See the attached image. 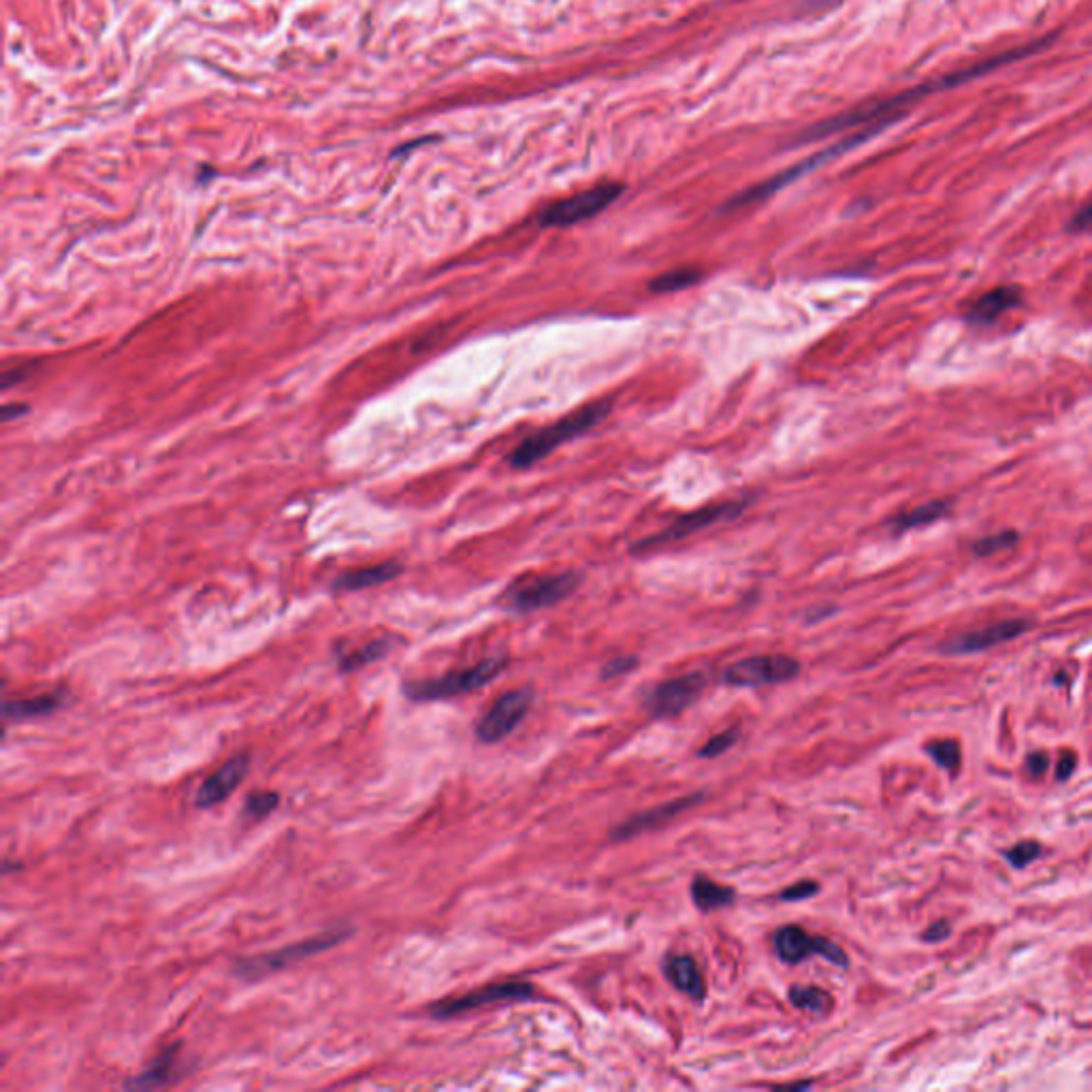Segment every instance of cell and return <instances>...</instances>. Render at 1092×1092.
<instances>
[{"label":"cell","mask_w":1092,"mask_h":1092,"mask_svg":"<svg viewBox=\"0 0 1092 1092\" xmlns=\"http://www.w3.org/2000/svg\"><path fill=\"white\" fill-rule=\"evenodd\" d=\"M1041 856V845L1035 841H1024V843H1018L1016 847H1011L1005 858L1009 860V864L1014 866V869H1022V866L1031 864L1033 860H1037Z\"/></svg>","instance_id":"29"},{"label":"cell","mask_w":1092,"mask_h":1092,"mask_svg":"<svg viewBox=\"0 0 1092 1092\" xmlns=\"http://www.w3.org/2000/svg\"><path fill=\"white\" fill-rule=\"evenodd\" d=\"M350 935H352L350 926H344V924L333 926V928L325 930V933L308 937V939H303V941H297L293 945H284V947H280V950L239 958L235 962V967H233V973H235L237 977L246 979V982H261L263 977H269L273 973H278V971H284V969L293 967V965H297V962H301L305 958H312V956H316V954L333 950L335 945L346 941Z\"/></svg>","instance_id":"2"},{"label":"cell","mask_w":1092,"mask_h":1092,"mask_svg":"<svg viewBox=\"0 0 1092 1092\" xmlns=\"http://www.w3.org/2000/svg\"><path fill=\"white\" fill-rule=\"evenodd\" d=\"M1020 540V536L1016 532H999V534H992V536H984L982 540H977L973 551L977 553L979 557H986V555H994V553L999 551H1007Z\"/></svg>","instance_id":"27"},{"label":"cell","mask_w":1092,"mask_h":1092,"mask_svg":"<svg viewBox=\"0 0 1092 1092\" xmlns=\"http://www.w3.org/2000/svg\"><path fill=\"white\" fill-rule=\"evenodd\" d=\"M621 192L623 186L619 182L598 184V186H593L589 190L576 192L572 197L559 199L549 207H544L540 216H538V222H540V227L551 229L574 227V224L596 218L598 214L608 210V207L621 197Z\"/></svg>","instance_id":"4"},{"label":"cell","mask_w":1092,"mask_h":1092,"mask_svg":"<svg viewBox=\"0 0 1092 1092\" xmlns=\"http://www.w3.org/2000/svg\"><path fill=\"white\" fill-rule=\"evenodd\" d=\"M950 933H952V926L947 924V922H937V924H933L926 930L922 939H924V941H928V943H935V941H943V939L950 937Z\"/></svg>","instance_id":"32"},{"label":"cell","mask_w":1092,"mask_h":1092,"mask_svg":"<svg viewBox=\"0 0 1092 1092\" xmlns=\"http://www.w3.org/2000/svg\"><path fill=\"white\" fill-rule=\"evenodd\" d=\"M706 687L704 672H687L655 685L647 696V709L653 717H677L689 709Z\"/></svg>","instance_id":"11"},{"label":"cell","mask_w":1092,"mask_h":1092,"mask_svg":"<svg viewBox=\"0 0 1092 1092\" xmlns=\"http://www.w3.org/2000/svg\"><path fill=\"white\" fill-rule=\"evenodd\" d=\"M399 574V566L397 564H380V566H372V568H361V570H352V572L344 574L342 578H337L335 587L337 589H346V591H359V589H367V587H374V585H382L391 581L393 576Z\"/></svg>","instance_id":"20"},{"label":"cell","mask_w":1092,"mask_h":1092,"mask_svg":"<svg viewBox=\"0 0 1092 1092\" xmlns=\"http://www.w3.org/2000/svg\"><path fill=\"white\" fill-rule=\"evenodd\" d=\"M1026 630H1029V621L1007 619V621L994 623V625H990V628H984V630H977V632H967V634H960V636H956V638H950L941 647V651L950 653V655L979 653V651H986V649L1003 645V642L1014 640L1020 636V634H1024Z\"/></svg>","instance_id":"13"},{"label":"cell","mask_w":1092,"mask_h":1092,"mask_svg":"<svg viewBox=\"0 0 1092 1092\" xmlns=\"http://www.w3.org/2000/svg\"><path fill=\"white\" fill-rule=\"evenodd\" d=\"M702 278V271L698 269H689V267H681V269H672V271H666L662 276H657L651 280V288L653 293H679V291H685V288L694 286L700 282Z\"/></svg>","instance_id":"24"},{"label":"cell","mask_w":1092,"mask_h":1092,"mask_svg":"<svg viewBox=\"0 0 1092 1092\" xmlns=\"http://www.w3.org/2000/svg\"><path fill=\"white\" fill-rule=\"evenodd\" d=\"M1020 301H1022L1020 288L999 286V288H992V291H988L979 297V299L971 305L967 316H969L971 323L988 325V323H992V320H997L1003 312L1018 308Z\"/></svg>","instance_id":"15"},{"label":"cell","mask_w":1092,"mask_h":1092,"mask_svg":"<svg viewBox=\"0 0 1092 1092\" xmlns=\"http://www.w3.org/2000/svg\"><path fill=\"white\" fill-rule=\"evenodd\" d=\"M506 664H508V657L495 655V657H489V660L478 662L476 666H472V668L448 672V674H444V677H438V679L408 682V685L404 687V692L412 702L448 700V698L465 696V694L476 692V689H480V687H485L487 682H491L493 679L500 677V674L506 670Z\"/></svg>","instance_id":"3"},{"label":"cell","mask_w":1092,"mask_h":1092,"mask_svg":"<svg viewBox=\"0 0 1092 1092\" xmlns=\"http://www.w3.org/2000/svg\"><path fill=\"white\" fill-rule=\"evenodd\" d=\"M610 408H613L610 401H596V404L576 410V412L564 416V419L549 425V427L532 433L512 451L510 465L517 470L532 468L534 463L546 459L553 451L564 446L566 442L581 438L583 433L598 427L610 414Z\"/></svg>","instance_id":"1"},{"label":"cell","mask_w":1092,"mask_h":1092,"mask_svg":"<svg viewBox=\"0 0 1092 1092\" xmlns=\"http://www.w3.org/2000/svg\"><path fill=\"white\" fill-rule=\"evenodd\" d=\"M1026 768L1031 770L1033 775H1043L1048 768V756L1046 753H1031L1029 758H1026Z\"/></svg>","instance_id":"34"},{"label":"cell","mask_w":1092,"mask_h":1092,"mask_svg":"<svg viewBox=\"0 0 1092 1092\" xmlns=\"http://www.w3.org/2000/svg\"><path fill=\"white\" fill-rule=\"evenodd\" d=\"M634 666H636V657H617V660L608 662L604 666V670H602V679H615V677H621V674L630 672Z\"/></svg>","instance_id":"31"},{"label":"cell","mask_w":1092,"mask_h":1092,"mask_svg":"<svg viewBox=\"0 0 1092 1092\" xmlns=\"http://www.w3.org/2000/svg\"><path fill=\"white\" fill-rule=\"evenodd\" d=\"M280 805V796L276 792H252L250 796L246 798V805H244V815L250 817V819H263L267 817L269 813L278 809Z\"/></svg>","instance_id":"25"},{"label":"cell","mask_w":1092,"mask_h":1092,"mask_svg":"<svg viewBox=\"0 0 1092 1092\" xmlns=\"http://www.w3.org/2000/svg\"><path fill=\"white\" fill-rule=\"evenodd\" d=\"M926 753L933 758L939 766L954 773L960 764V749L956 741H935L926 745Z\"/></svg>","instance_id":"26"},{"label":"cell","mask_w":1092,"mask_h":1092,"mask_svg":"<svg viewBox=\"0 0 1092 1092\" xmlns=\"http://www.w3.org/2000/svg\"><path fill=\"white\" fill-rule=\"evenodd\" d=\"M745 508H747V502H743V500L704 506V508H700V510H694V512H689V515L677 519L674 523L662 529L660 534H653V536L645 538V540H640L636 546H634V553H647V551L660 549V546H664V544L682 540V538H687L689 534L700 532V529L719 523V521L738 517Z\"/></svg>","instance_id":"9"},{"label":"cell","mask_w":1092,"mask_h":1092,"mask_svg":"<svg viewBox=\"0 0 1092 1092\" xmlns=\"http://www.w3.org/2000/svg\"><path fill=\"white\" fill-rule=\"evenodd\" d=\"M736 741H738V730L736 728L726 730V732L713 736L709 743L702 745L700 751H698V756H700V758H709V760L719 758V756H724V753L728 749H732V747L736 745Z\"/></svg>","instance_id":"28"},{"label":"cell","mask_w":1092,"mask_h":1092,"mask_svg":"<svg viewBox=\"0 0 1092 1092\" xmlns=\"http://www.w3.org/2000/svg\"><path fill=\"white\" fill-rule=\"evenodd\" d=\"M1075 762H1078V758H1075V753H1071V751H1065L1063 756H1061V762H1058L1056 779H1061V781H1067V779H1069V777H1071V773H1073V768H1075Z\"/></svg>","instance_id":"33"},{"label":"cell","mask_w":1092,"mask_h":1092,"mask_svg":"<svg viewBox=\"0 0 1092 1092\" xmlns=\"http://www.w3.org/2000/svg\"><path fill=\"white\" fill-rule=\"evenodd\" d=\"M1073 229L1084 231V229H1092V203L1084 207V210L1075 216L1073 222H1071Z\"/></svg>","instance_id":"35"},{"label":"cell","mask_w":1092,"mask_h":1092,"mask_svg":"<svg viewBox=\"0 0 1092 1092\" xmlns=\"http://www.w3.org/2000/svg\"><path fill=\"white\" fill-rule=\"evenodd\" d=\"M800 674V662L790 655L770 653L747 657L734 662L724 672V682L730 687H760L788 682Z\"/></svg>","instance_id":"6"},{"label":"cell","mask_w":1092,"mask_h":1092,"mask_svg":"<svg viewBox=\"0 0 1092 1092\" xmlns=\"http://www.w3.org/2000/svg\"><path fill=\"white\" fill-rule=\"evenodd\" d=\"M391 651V640L389 638H382V640H374V642H367L365 647L357 649V651L346 653L340 657V670L342 672H352V670H359L363 668V666L372 664L376 660H382L384 655Z\"/></svg>","instance_id":"23"},{"label":"cell","mask_w":1092,"mask_h":1092,"mask_svg":"<svg viewBox=\"0 0 1092 1092\" xmlns=\"http://www.w3.org/2000/svg\"><path fill=\"white\" fill-rule=\"evenodd\" d=\"M775 950L777 956L788 965H798V962L811 958V956H822L832 965L847 967V954L841 950V945L832 943L830 939L809 935L805 928L800 926H783L775 933Z\"/></svg>","instance_id":"10"},{"label":"cell","mask_w":1092,"mask_h":1092,"mask_svg":"<svg viewBox=\"0 0 1092 1092\" xmlns=\"http://www.w3.org/2000/svg\"><path fill=\"white\" fill-rule=\"evenodd\" d=\"M947 515H950V506H947V502H928L915 506V508L894 517L892 529L894 532H909V529L933 525L937 521L945 519Z\"/></svg>","instance_id":"21"},{"label":"cell","mask_w":1092,"mask_h":1092,"mask_svg":"<svg viewBox=\"0 0 1092 1092\" xmlns=\"http://www.w3.org/2000/svg\"><path fill=\"white\" fill-rule=\"evenodd\" d=\"M578 583H581V576L574 572L536 576L532 581L512 585L502 596V606L517 615L536 613V610L551 608L572 596Z\"/></svg>","instance_id":"5"},{"label":"cell","mask_w":1092,"mask_h":1092,"mask_svg":"<svg viewBox=\"0 0 1092 1092\" xmlns=\"http://www.w3.org/2000/svg\"><path fill=\"white\" fill-rule=\"evenodd\" d=\"M790 1001L794 1007L811 1016H826L832 1005L830 994L815 986H794L790 990Z\"/></svg>","instance_id":"22"},{"label":"cell","mask_w":1092,"mask_h":1092,"mask_svg":"<svg viewBox=\"0 0 1092 1092\" xmlns=\"http://www.w3.org/2000/svg\"><path fill=\"white\" fill-rule=\"evenodd\" d=\"M248 770H250V756L248 753H239V756L227 760L216 773H212L201 783L195 796V805L199 809L218 807L220 802L227 800L239 788V783L248 777Z\"/></svg>","instance_id":"12"},{"label":"cell","mask_w":1092,"mask_h":1092,"mask_svg":"<svg viewBox=\"0 0 1092 1092\" xmlns=\"http://www.w3.org/2000/svg\"><path fill=\"white\" fill-rule=\"evenodd\" d=\"M536 999V988L527 982H500L489 984L478 990H472L463 997L444 999L433 1003L429 1007V1014L438 1020L455 1018L470 1014V1011L483 1009L489 1005H497V1003H510V1001H529Z\"/></svg>","instance_id":"7"},{"label":"cell","mask_w":1092,"mask_h":1092,"mask_svg":"<svg viewBox=\"0 0 1092 1092\" xmlns=\"http://www.w3.org/2000/svg\"><path fill=\"white\" fill-rule=\"evenodd\" d=\"M64 698H67L64 692H50L43 696L26 698V700H5L3 717L5 721H28L47 717V715L62 709Z\"/></svg>","instance_id":"17"},{"label":"cell","mask_w":1092,"mask_h":1092,"mask_svg":"<svg viewBox=\"0 0 1092 1092\" xmlns=\"http://www.w3.org/2000/svg\"><path fill=\"white\" fill-rule=\"evenodd\" d=\"M180 1048H182L180 1043H175V1046H169L165 1052H160L154 1061L150 1063L148 1069L141 1071L139 1075H135V1078L128 1082L126 1086L128 1088H143V1090L167 1086V1084L171 1082V1075L175 1071V1063H178Z\"/></svg>","instance_id":"18"},{"label":"cell","mask_w":1092,"mask_h":1092,"mask_svg":"<svg viewBox=\"0 0 1092 1092\" xmlns=\"http://www.w3.org/2000/svg\"><path fill=\"white\" fill-rule=\"evenodd\" d=\"M534 700L536 692L532 687H519L512 689V692L502 694L493 702L491 709L480 717L476 726L478 741L487 745L504 741V738L525 719V715L532 709Z\"/></svg>","instance_id":"8"},{"label":"cell","mask_w":1092,"mask_h":1092,"mask_svg":"<svg viewBox=\"0 0 1092 1092\" xmlns=\"http://www.w3.org/2000/svg\"><path fill=\"white\" fill-rule=\"evenodd\" d=\"M702 796H685V798H679V800H672L668 805H660V807H653L645 811V813H638L630 817L628 822L621 824L619 828L613 830V841H625V839H634L636 834L645 832V830H653L657 826H662L668 822V819H674L682 811H687L689 807H694L698 800Z\"/></svg>","instance_id":"14"},{"label":"cell","mask_w":1092,"mask_h":1092,"mask_svg":"<svg viewBox=\"0 0 1092 1092\" xmlns=\"http://www.w3.org/2000/svg\"><path fill=\"white\" fill-rule=\"evenodd\" d=\"M692 898L700 911H717L732 905L736 892L728 886H719L704 875H698L692 883Z\"/></svg>","instance_id":"19"},{"label":"cell","mask_w":1092,"mask_h":1092,"mask_svg":"<svg viewBox=\"0 0 1092 1092\" xmlns=\"http://www.w3.org/2000/svg\"><path fill=\"white\" fill-rule=\"evenodd\" d=\"M819 892V883L815 881H798L790 886L785 892H781V901H805V898L815 896Z\"/></svg>","instance_id":"30"},{"label":"cell","mask_w":1092,"mask_h":1092,"mask_svg":"<svg viewBox=\"0 0 1092 1092\" xmlns=\"http://www.w3.org/2000/svg\"><path fill=\"white\" fill-rule=\"evenodd\" d=\"M664 973L679 992L698 1001L704 999L706 984L692 956H670L664 962Z\"/></svg>","instance_id":"16"}]
</instances>
